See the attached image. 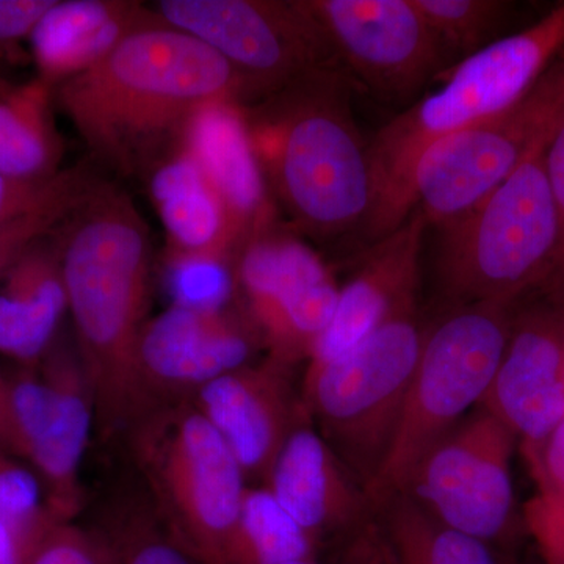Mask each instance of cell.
I'll use <instances>...</instances> for the list:
<instances>
[{
    "label": "cell",
    "instance_id": "cell-15",
    "mask_svg": "<svg viewBox=\"0 0 564 564\" xmlns=\"http://www.w3.org/2000/svg\"><path fill=\"white\" fill-rule=\"evenodd\" d=\"M261 337L231 306L172 304L148 318L137 344V372L151 411L192 400L223 375L251 364Z\"/></svg>",
    "mask_w": 564,
    "mask_h": 564
},
{
    "label": "cell",
    "instance_id": "cell-36",
    "mask_svg": "<svg viewBox=\"0 0 564 564\" xmlns=\"http://www.w3.org/2000/svg\"><path fill=\"white\" fill-rule=\"evenodd\" d=\"M51 180H22L0 174V225L32 209L50 192Z\"/></svg>",
    "mask_w": 564,
    "mask_h": 564
},
{
    "label": "cell",
    "instance_id": "cell-2",
    "mask_svg": "<svg viewBox=\"0 0 564 564\" xmlns=\"http://www.w3.org/2000/svg\"><path fill=\"white\" fill-rule=\"evenodd\" d=\"M63 284L95 419L132 430L150 404L137 344L150 307L152 242L131 196L102 180L58 229Z\"/></svg>",
    "mask_w": 564,
    "mask_h": 564
},
{
    "label": "cell",
    "instance_id": "cell-21",
    "mask_svg": "<svg viewBox=\"0 0 564 564\" xmlns=\"http://www.w3.org/2000/svg\"><path fill=\"white\" fill-rule=\"evenodd\" d=\"M163 22L128 0H55L29 36L36 76L52 87L98 65L133 32Z\"/></svg>",
    "mask_w": 564,
    "mask_h": 564
},
{
    "label": "cell",
    "instance_id": "cell-31",
    "mask_svg": "<svg viewBox=\"0 0 564 564\" xmlns=\"http://www.w3.org/2000/svg\"><path fill=\"white\" fill-rule=\"evenodd\" d=\"M165 282L173 303L188 307H226L234 296L232 263L214 256L165 250Z\"/></svg>",
    "mask_w": 564,
    "mask_h": 564
},
{
    "label": "cell",
    "instance_id": "cell-17",
    "mask_svg": "<svg viewBox=\"0 0 564 564\" xmlns=\"http://www.w3.org/2000/svg\"><path fill=\"white\" fill-rule=\"evenodd\" d=\"M292 367L267 358L210 381L192 402L231 448L245 477L267 480L289 436L311 422Z\"/></svg>",
    "mask_w": 564,
    "mask_h": 564
},
{
    "label": "cell",
    "instance_id": "cell-18",
    "mask_svg": "<svg viewBox=\"0 0 564 564\" xmlns=\"http://www.w3.org/2000/svg\"><path fill=\"white\" fill-rule=\"evenodd\" d=\"M426 226L421 210L413 209L399 228L377 239L361 269L339 289L336 313L315 344L310 362L339 358L415 304Z\"/></svg>",
    "mask_w": 564,
    "mask_h": 564
},
{
    "label": "cell",
    "instance_id": "cell-8",
    "mask_svg": "<svg viewBox=\"0 0 564 564\" xmlns=\"http://www.w3.org/2000/svg\"><path fill=\"white\" fill-rule=\"evenodd\" d=\"M131 432L163 524L204 564H228L248 488L231 448L192 400L155 408Z\"/></svg>",
    "mask_w": 564,
    "mask_h": 564
},
{
    "label": "cell",
    "instance_id": "cell-10",
    "mask_svg": "<svg viewBox=\"0 0 564 564\" xmlns=\"http://www.w3.org/2000/svg\"><path fill=\"white\" fill-rule=\"evenodd\" d=\"M154 11L232 66L242 79L243 107L315 70L340 68L302 0H161Z\"/></svg>",
    "mask_w": 564,
    "mask_h": 564
},
{
    "label": "cell",
    "instance_id": "cell-30",
    "mask_svg": "<svg viewBox=\"0 0 564 564\" xmlns=\"http://www.w3.org/2000/svg\"><path fill=\"white\" fill-rule=\"evenodd\" d=\"M529 458L538 494L529 521L549 564H564V422Z\"/></svg>",
    "mask_w": 564,
    "mask_h": 564
},
{
    "label": "cell",
    "instance_id": "cell-20",
    "mask_svg": "<svg viewBox=\"0 0 564 564\" xmlns=\"http://www.w3.org/2000/svg\"><path fill=\"white\" fill-rule=\"evenodd\" d=\"M265 484L314 541L332 530L366 522L372 511L362 486L310 422L282 445Z\"/></svg>",
    "mask_w": 564,
    "mask_h": 564
},
{
    "label": "cell",
    "instance_id": "cell-29",
    "mask_svg": "<svg viewBox=\"0 0 564 564\" xmlns=\"http://www.w3.org/2000/svg\"><path fill=\"white\" fill-rule=\"evenodd\" d=\"M14 458L18 456L0 451V521L28 558L41 538L61 522L52 514L39 475Z\"/></svg>",
    "mask_w": 564,
    "mask_h": 564
},
{
    "label": "cell",
    "instance_id": "cell-5",
    "mask_svg": "<svg viewBox=\"0 0 564 564\" xmlns=\"http://www.w3.org/2000/svg\"><path fill=\"white\" fill-rule=\"evenodd\" d=\"M545 147L473 210L444 226L440 276L451 306L521 303L547 288L560 231Z\"/></svg>",
    "mask_w": 564,
    "mask_h": 564
},
{
    "label": "cell",
    "instance_id": "cell-13",
    "mask_svg": "<svg viewBox=\"0 0 564 564\" xmlns=\"http://www.w3.org/2000/svg\"><path fill=\"white\" fill-rule=\"evenodd\" d=\"M25 369L9 378L17 456L39 475L55 519L70 522L80 508V464L95 419L90 391L57 339Z\"/></svg>",
    "mask_w": 564,
    "mask_h": 564
},
{
    "label": "cell",
    "instance_id": "cell-4",
    "mask_svg": "<svg viewBox=\"0 0 564 564\" xmlns=\"http://www.w3.org/2000/svg\"><path fill=\"white\" fill-rule=\"evenodd\" d=\"M564 52V2L524 31L502 36L444 70L436 91L423 96L369 144L377 207L369 236L399 228L408 215V188L419 158L434 141L510 110Z\"/></svg>",
    "mask_w": 564,
    "mask_h": 564
},
{
    "label": "cell",
    "instance_id": "cell-11",
    "mask_svg": "<svg viewBox=\"0 0 564 564\" xmlns=\"http://www.w3.org/2000/svg\"><path fill=\"white\" fill-rule=\"evenodd\" d=\"M232 272L234 293L242 296V313L269 358L289 367L310 361L339 300L340 288L321 256L273 223L248 240Z\"/></svg>",
    "mask_w": 564,
    "mask_h": 564
},
{
    "label": "cell",
    "instance_id": "cell-16",
    "mask_svg": "<svg viewBox=\"0 0 564 564\" xmlns=\"http://www.w3.org/2000/svg\"><path fill=\"white\" fill-rule=\"evenodd\" d=\"M511 430L525 454L540 451L564 422V306L516 310L502 361L481 403Z\"/></svg>",
    "mask_w": 564,
    "mask_h": 564
},
{
    "label": "cell",
    "instance_id": "cell-7",
    "mask_svg": "<svg viewBox=\"0 0 564 564\" xmlns=\"http://www.w3.org/2000/svg\"><path fill=\"white\" fill-rule=\"evenodd\" d=\"M425 334L411 304L339 358L307 366V417L364 492L391 448Z\"/></svg>",
    "mask_w": 564,
    "mask_h": 564
},
{
    "label": "cell",
    "instance_id": "cell-19",
    "mask_svg": "<svg viewBox=\"0 0 564 564\" xmlns=\"http://www.w3.org/2000/svg\"><path fill=\"white\" fill-rule=\"evenodd\" d=\"M180 148L198 163L221 199L237 258L248 240L274 223V204L252 152L242 104L204 106L188 122Z\"/></svg>",
    "mask_w": 564,
    "mask_h": 564
},
{
    "label": "cell",
    "instance_id": "cell-14",
    "mask_svg": "<svg viewBox=\"0 0 564 564\" xmlns=\"http://www.w3.org/2000/svg\"><path fill=\"white\" fill-rule=\"evenodd\" d=\"M339 62L386 101L404 102L451 68L413 0H302Z\"/></svg>",
    "mask_w": 564,
    "mask_h": 564
},
{
    "label": "cell",
    "instance_id": "cell-6",
    "mask_svg": "<svg viewBox=\"0 0 564 564\" xmlns=\"http://www.w3.org/2000/svg\"><path fill=\"white\" fill-rule=\"evenodd\" d=\"M518 306L459 304L426 328L399 429L383 466L366 489L370 507L406 492L426 454L485 402Z\"/></svg>",
    "mask_w": 564,
    "mask_h": 564
},
{
    "label": "cell",
    "instance_id": "cell-34",
    "mask_svg": "<svg viewBox=\"0 0 564 564\" xmlns=\"http://www.w3.org/2000/svg\"><path fill=\"white\" fill-rule=\"evenodd\" d=\"M55 0H0V82L29 57L24 44Z\"/></svg>",
    "mask_w": 564,
    "mask_h": 564
},
{
    "label": "cell",
    "instance_id": "cell-28",
    "mask_svg": "<svg viewBox=\"0 0 564 564\" xmlns=\"http://www.w3.org/2000/svg\"><path fill=\"white\" fill-rule=\"evenodd\" d=\"M452 66L499 39L513 3L503 0H413Z\"/></svg>",
    "mask_w": 564,
    "mask_h": 564
},
{
    "label": "cell",
    "instance_id": "cell-26",
    "mask_svg": "<svg viewBox=\"0 0 564 564\" xmlns=\"http://www.w3.org/2000/svg\"><path fill=\"white\" fill-rule=\"evenodd\" d=\"M315 541L267 486L247 488L228 564H288L313 560Z\"/></svg>",
    "mask_w": 564,
    "mask_h": 564
},
{
    "label": "cell",
    "instance_id": "cell-27",
    "mask_svg": "<svg viewBox=\"0 0 564 564\" xmlns=\"http://www.w3.org/2000/svg\"><path fill=\"white\" fill-rule=\"evenodd\" d=\"M101 169L85 159L70 169L62 170L52 182L50 192L32 209L0 225V282L29 251L62 228L70 214L101 182Z\"/></svg>",
    "mask_w": 564,
    "mask_h": 564
},
{
    "label": "cell",
    "instance_id": "cell-37",
    "mask_svg": "<svg viewBox=\"0 0 564 564\" xmlns=\"http://www.w3.org/2000/svg\"><path fill=\"white\" fill-rule=\"evenodd\" d=\"M0 451L17 456L13 417H11L10 383L6 375L0 373Z\"/></svg>",
    "mask_w": 564,
    "mask_h": 564
},
{
    "label": "cell",
    "instance_id": "cell-22",
    "mask_svg": "<svg viewBox=\"0 0 564 564\" xmlns=\"http://www.w3.org/2000/svg\"><path fill=\"white\" fill-rule=\"evenodd\" d=\"M2 282L0 352L24 367L36 366L57 339L68 311L58 231L36 243Z\"/></svg>",
    "mask_w": 564,
    "mask_h": 564
},
{
    "label": "cell",
    "instance_id": "cell-12",
    "mask_svg": "<svg viewBox=\"0 0 564 564\" xmlns=\"http://www.w3.org/2000/svg\"><path fill=\"white\" fill-rule=\"evenodd\" d=\"M516 443L511 430L480 404L426 454L403 494L444 525L488 543L513 514Z\"/></svg>",
    "mask_w": 564,
    "mask_h": 564
},
{
    "label": "cell",
    "instance_id": "cell-9",
    "mask_svg": "<svg viewBox=\"0 0 564 564\" xmlns=\"http://www.w3.org/2000/svg\"><path fill=\"white\" fill-rule=\"evenodd\" d=\"M564 120V52L510 110L434 141L411 174L408 209L451 225L496 191Z\"/></svg>",
    "mask_w": 564,
    "mask_h": 564
},
{
    "label": "cell",
    "instance_id": "cell-24",
    "mask_svg": "<svg viewBox=\"0 0 564 564\" xmlns=\"http://www.w3.org/2000/svg\"><path fill=\"white\" fill-rule=\"evenodd\" d=\"M370 514L372 564H496L484 541L444 525L410 494L391 497Z\"/></svg>",
    "mask_w": 564,
    "mask_h": 564
},
{
    "label": "cell",
    "instance_id": "cell-39",
    "mask_svg": "<svg viewBox=\"0 0 564 564\" xmlns=\"http://www.w3.org/2000/svg\"><path fill=\"white\" fill-rule=\"evenodd\" d=\"M288 564H317V563H314L313 560H302V562H293V563H288Z\"/></svg>",
    "mask_w": 564,
    "mask_h": 564
},
{
    "label": "cell",
    "instance_id": "cell-3",
    "mask_svg": "<svg viewBox=\"0 0 564 564\" xmlns=\"http://www.w3.org/2000/svg\"><path fill=\"white\" fill-rule=\"evenodd\" d=\"M350 77L326 68L243 107L252 152L273 204L299 236L369 232L377 185L351 110Z\"/></svg>",
    "mask_w": 564,
    "mask_h": 564
},
{
    "label": "cell",
    "instance_id": "cell-23",
    "mask_svg": "<svg viewBox=\"0 0 564 564\" xmlns=\"http://www.w3.org/2000/svg\"><path fill=\"white\" fill-rule=\"evenodd\" d=\"M148 192L169 236L166 250L236 261L231 226L217 192L182 148L147 174Z\"/></svg>",
    "mask_w": 564,
    "mask_h": 564
},
{
    "label": "cell",
    "instance_id": "cell-38",
    "mask_svg": "<svg viewBox=\"0 0 564 564\" xmlns=\"http://www.w3.org/2000/svg\"><path fill=\"white\" fill-rule=\"evenodd\" d=\"M25 555L9 527L0 521V564H24Z\"/></svg>",
    "mask_w": 564,
    "mask_h": 564
},
{
    "label": "cell",
    "instance_id": "cell-35",
    "mask_svg": "<svg viewBox=\"0 0 564 564\" xmlns=\"http://www.w3.org/2000/svg\"><path fill=\"white\" fill-rule=\"evenodd\" d=\"M545 172L554 196L556 217H558V250L554 272L545 292L549 299L564 306V120L547 141L545 147Z\"/></svg>",
    "mask_w": 564,
    "mask_h": 564
},
{
    "label": "cell",
    "instance_id": "cell-32",
    "mask_svg": "<svg viewBox=\"0 0 564 564\" xmlns=\"http://www.w3.org/2000/svg\"><path fill=\"white\" fill-rule=\"evenodd\" d=\"M107 541L115 564H204L170 532L159 516L132 518Z\"/></svg>",
    "mask_w": 564,
    "mask_h": 564
},
{
    "label": "cell",
    "instance_id": "cell-1",
    "mask_svg": "<svg viewBox=\"0 0 564 564\" xmlns=\"http://www.w3.org/2000/svg\"><path fill=\"white\" fill-rule=\"evenodd\" d=\"M245 106L242 79L218 52L165 21L133 32L98 65L55 88L99 169L147 177L180 150L210 102Z\"/></svg>",
    "mask_w": 564,
    "mask_h": 564
},
{
    "label": "cell",
    "instance_id": "cell-25",
    "mask_svg": "<svg viewBox=\"0 0 564 564\" xmlns=\"http://www.w3.org/2000/svg\"><path fill=\"white\" fill-rule=\"evenodd\" d=\"M54 107L55 88L39 76L0 82V174L51 180L62 172L65 144Z\"/></svg>",
    "mask_w": 564,
    "mask_h": 564
},
{
    "label": "cell",
    "instance_id": "cell-33",
    "mask_svg": "<svg viewBox=\"0 0 564 564\" xmlns=\"http://www.w3.org/2000/svg\"><path fill=\"white\" fill-rule=\"evenodd\" d=\"M24 564H115V556L107 538L61 522L41 538Z\"/></svg>",
    "mask_w": 564,
    "mask_h": 564
}]
</instances>
